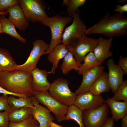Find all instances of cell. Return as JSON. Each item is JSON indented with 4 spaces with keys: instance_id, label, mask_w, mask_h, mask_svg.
<instances>
[{
    "instance_id": "cell-4",
    "label": "cell",
    "mask_w": 127,
    "mask_h": 127,
    "mask_svg": "<svg viewBox=\"0 0 127 127\" xmlns=\"http://www.w3.org/2000/svg\"><path fill=\"white\" fill-rule=\"evenodd\" d=\"M98 41V39L88 37L84 33L66 46L68 52L73 55L79 67L85 56L93 52Z\"/></svg>"
},
{
    "instance_id": "cell-41",
    "label": "cell",
    "mask_w": 127,
    "mask_h": 127,
    "mask_svg": "<svg viewBox=\"0 0 127 127\" xmlns=\"http://www.w3.org/2000/svg\"><path fill=\"white\" fill-rule=\"evenodd\" d=\"M127 1L126 0H119L118 1V3H125Z\"/></svg>"
},
{
    "instance_id": "cell-30",
    "label": "cell",
    "mask_w": 127,
    "mask_h": 127,
    "mask_svg": "<svg viewBox=\"0 0 127 127\" xmlns=\"http://www.w3.org/2000/svg\"><path fill=\"white\" fill-rule=\"evenodd\" d=\"M112 98L118 101L123 100L127 102V80H123L122 83Z\"/></svg>"
},
{
    "instance_id": "cell-10",
    "label": "cell",
    "mask_w": 127,
    "mask_h": 127,
    "mask_svg": "<svg viewBox=\"0 0 127 127\" xmlns=\"http://www.w3.org/2000/svg\"><path fill=\"white\" fill-rule=\"evenodd\" d=\"M72 17V23L66 28L62 35L61 43L65 46L85 33L86 29L85 25L80 17L79 12H76Z\"/></svg>"
},
{
    "instance_id": "cell-18",
    "label": "cell",
    "mask_w": 127,
    "mask_h": 127,
    "mask_svg": "<svg viewBox=\"0 0 127 127\" xmlns=\"http://www.w3.org/2000/svg\"><path fill=\"white\" fill-rule=\"evenodd\" d=\"M105 103L111 110L114 121H117L127 114V102L118 101L109 98L105 100Z\"/></svg>"
},
{
    "instance_id": "cell-5",
    "label": "cell",
    "mask_w": 127,
    "mask_h": 127,
    "mask_svg": "<svg viewBox=\"0 0 127 127\" xmlns=\"http://www.w3.org/2000/svg\"><path fill=\"white\" fill-rule=\"evenodd\" d=\"M49 91L52 97L68 106L74 104L77 95L70 89L68 80L62 78H58L51 83Z\"/></svg>"
},
{
    "instance_id": "cell-7",
    "label": "cell",
    "mask_w": 127,
    "mask_h": 127,
    "mask_svg": "<svg viewBox=\"0 0 127 127\" xmlns=\"http://www.w3.org/2000/svg\"><path fill=\"white\" fill-rule=\"evenodd\" d=\"M39 103L46 106L54 115L55 119L60 122L65 120L68 106L63 104L52 97L47 91H34L33 95Z\"/></svg>"
},
{
    "instance_id": "cell-21",
    "label": "cell",
    "mask_w": 127,
    "mask_h": 127,
    "mask_svg": "<svg viewBox=\"0 0 127 127\" xmlns=\"http://www.w3.org/2000/svg\"><path fill=\"white\" fill-rule=\"evenodd\" d=\"M0 22L3 33L10 35L24 44L27 43V40L23 38L17 32L14 24L8 18H6L5 15H0Z\"/></svg>"
},
{
    "instance_id": "cell-29",
    "label": "cell",
    "mask_w": 127,
    "mask_h": 127,
    "mask_svg": "<svg viewBox=\"0 0 127 127\" xmlns=\"http://www.w3.org/2000/svg\"><path fill=\"white\" fill-rule=\"evenodd\" d=\"M39 124L31 114L22 121L17 123L10 122L8 127H36L39 126Z\"/></svg>"
},
{
    "instance_id": "cell-9",
    "label": "cell",
    "mask_w": 127,
    "mask_h": 127,
    "mask_svg": "<svg viewBox=\"0 0 127 127\" xmlns=\"http://www.w3.org/2000/svg\"><path fill=\"white\" fill-rule=\"evenodd\" d=\"M33 47L26 62L20 65H17L15 70L27 73H31L36 67L40 57L44 54L49 45L43 40L37 39L33 42Z\"/></svg>"
},
{
    "instance_id": "cell-6",
    "label": "cell",
    "mask_w": 127,
    "mask_h": 127,
    "mask_svg": "<svg viewBox=\"0 0 127 127\" xmlns=\"http://www.w3.org/2000/svg\"><path fill=\"white\" fill-rule=\"evenodd\" d=\"M27 19L32 23H41L48 17L44 2L41 0H19L18 4Z\"/></svg>"
},
{
    "instance_id": "cell-34",
    "label": "cell",
    "mask_w": 127,
    "mask_h": 127,
    "mask_svg": "<svg viewBox=\"0 0 127 127\" xmlns=\"http://www.w3.org/2000/svg\"><path fill=\"white\" fill-rule=\"evenodd\" d=\"M118 65L123 71L124 74L127 75V57L120 56Z\"/></svg>"
},
{
    "instance_id": "cell-26",
    "label": "cell",
    "mask_w": 127,
    "mask_h": 127,
    "mask_svg": "<svg viewBox=\"0 0 127 127\" xmlns=\"http://www.w3.org/2000/svg\"><path fill=\"white\" fill-rule=\"evenodd\" d=\"M83 111L74 104L68 106L65 121L70 119L75 121L79 127H84L82 119Z\"/></svg>"
},
{
    "instance_id": "cell-8",
    "label": "cell",
    "mask_w": 127,
    "mask_h": 127,
    "mask_svg": "<svg viewBox=\"0 0 127 127\" xmlns=\"http://www.w3.org/2000/svg\"><path fill=\"white\" fill-rule=\"evenodd\" d=\"M110 108L105 103L100 107L82 111V119L84 127H102L108 117Z\"/></svg>"
},
{
    "instance_id": "cell-23",
    "label": "cell",
    "mask_w": 127,
    "mask_h": 127,
    "mask_svg": "<svg viewBox=\"0 0 127 127\" xmlns=\"http://www.w3.org/2000/svg\"><path fill=\"white\" fill-rule=\"evenodd\" d=\"M14 96L10 95L8 97V102L12 111L24 107H28L32 109L34 107L32 96L18 98H16Z\"/></svg>"
},
{
    "instance_id": "cell-36",
    "label": "cell",
    "mask_w": 127,
    "mask_h": 127,
    "mask_svg": "<svg viewBox=\"0 0 127 127\" xmlns=\"http://www.w3.org/2000/svg\"><path fill=\"white\" fill-rule=\"evenodd\" d=\"M113 11L121 14H123L124 12H127V4H125L123 5L117 4Z\"/></svg>"
},
{
    "instance_id": "cell-1",
    "label": "cell",
    "mask_w": 127,
    "mask_h": 127,
    "mask_svg": "<svg viewBox=\"0 0 127 127\" xmlns=\"http://www.w3.org/2000/svg\"><path fill=\"white\" fill-rule=\"evenodd\" d=\"M86 35L99 33L109 38L127 34V17L119 13L111 16L108 12L94 25L86 29Z\"/></svg>"
},
{
    "instance_id": "cell-13",
    "label": "cell",
    "mask_w": 127,
    "mask_h": 127,
    "mask_svg": "<svg viewBox=\"0 0 127 127\" xmlns=\"http://www.w3.org/2000/svg\"><path fill=\"white\" fill-rule=\"evenodd\" d=\"M34 107L32 109V114L39 124V127H49L51 122L55 119L47 108L40 104L38 100L32 96Z\"/></svg>"
},
{
    "instance_id": "cell-37",
    "label": "cell",
    "mask_w": 127,
    "mask_h": 127,
    "mask_svg": "<svg viewBox=\"0 0 127 127\" xmlns=\"http://www.w3.org/2000/svg\"><path fill=\"white\" fill-rule=\"evenodd\" d=\"M114 120L112 118L108 117L107 120L102 127H114Z\"/></svg>"
},
{
    "instance_id": "cell-20",
    "label": "cell",
    "mask_w": 127,
    "mask_h": 127,
    "mask_svg": "<svg viewBox=\"0 0 127 127\" xmlns=\"http://www.w3.org/2000/svg\"><path fill=\"white\" fill-rule=\"evenodd\" d=\"M108 74L103 71L90 88L89 91L97 95L109 91L110 89L108 83Z\"/></svg>"
},
{
    "instance_id": "cell-33",
    "label": "cell",
    "mask_w": 127,
    "mask_h": 127,
    "mask_svg": "<svg viewBox=\"0 0 127 127\" xmlns=\"http://www.w3.org/2000/svg\"><path fill=\"white\" fill-rule=\"evenodd\" d=\"M11 112L7 111L0 112V127H8L9 115Z\"/></svg>"
},
{
    "instance_id": "cell-15",
    "label": "cell",
    "mask_w": 127,
    "mask_h": 127,
    "mask_svg": "<svg viewBox=\"0 0 127 127\" xmlns=\"http://www.w3.org/2000/svg\"><path fill=\"white\" fill-rule=\"evenodd\" d=\"M51 73V72L40 70L37 67L34 69L31 72L32 90L35 91H49L51 83L48 81L47 77Z\"/></svg>"
},
{
    "instance_id": "cell-25",
    "label": "cell",
    "mask_w": 127,
    "mask_h": 127,
    "mask_svg": "<svg viewBox=\"0 0 127 127\" xmlns=\"http://www.w3.org/2000/svg\"><path fill=\"white\" fill-rule=\"evenodd\" d=\"M83 62L78 72L79 75H82L84 72L95 67L102 65L96 57L93 52L87 54L84 57Z\"/></svg>"
},
{
    "instance_id": "cell-19",
    "label": "cell",
    "mask_w": 127,
    "mask_h": 127,
    "mask_svg": "<svg viewBox=\"0 0 127 127\" xmlns=\"http://www.w3.org/2000/svg\"><path fill=\"white\" fill-rule=\"evenodd\" d=\"M68 52L66 46L62 44L56 46L53 50L49 54L48 60L51 63L52 66L51 73L54 74L58 67V65L60 60L64 57Z\"/></svg>"
},
{
    "instance_id": "cell-35",
    "label": "cell",
    "mask_w": 127,
    "mask_h": 127,
    "mask_svg": "<svg viewBox=\"0 0 127 127\" xmlns=\"http://www.w3.org/2000/svg\"><path fill=\"white\" fill-rule=\"evenodd\" d=\"M0 94H3L4 95H13L18 97H22L26 98L27 97V96L25 95L15 93L8 91L5 89H4L0 86Z\"/></svg>"
},
{
    "instance_id": "cell-40",
    "label": "cell",
    "mask_w": 127,
    "mask_h": 127,
    "mask_svg": "<svg viewBox=\"0 0 127 127\" xmlns=\"http://www.w3.org/2000/svg\"><path fill=\"white\" fill-rule=\"evenodd\" d=\"M8 12L7 11H5L4 12H0V15H6L8 14Z\"/></svg>"
},
{
    "instance_id": "cell-14",
    "label": "cell",
    "mask_w": 127,
    "mask_h": 127,
    "mask_svg": "<svg viewBox=\"0 0 127 127\" xmlns=\"http://www.w3.org/2000/svg\"><path fill=\"white\" fill-rule=\"evenodd\" d=\"M104 68L103 65L97 66L83 73L82 83L75 92L76 95L89 91L91 87L104 71Z\"/></svg>"
},
{
    "instance_id": "cell-31",
    "label": "cell",
    "mask_w": 127,
    "mask_h": 127,
    "mask_svg": "<svg viewBox=\"0 0 127 127\" xmlns=\"http://www.w3.org/2000/svg\"><path fill=\"white\" fill-rule=\"evenodd\" d=\"M19 0H0V12L7 11L9 8L18 5Z\"/></svg>"
},
{
    "instance_id": "cell-39",
    "label": "cell",
    "mask_w": 127,
    "mask_h": 127,
    "mask_svg": "<svg viewBox=\"0 0 127 127\" xmlns=\"http://www.w3.org/2000/svg\"><path fill=\"white\" fill-rule=\"evenodd\" d=\"M49 127H65L59 125L52 121L50 122Z\"/></svg>"
},
{
    "instance_id": "cell-17",
    "label": "cell",
    "mask_w": 127,
    "mask_h": 127,
    "mask_svg": "<svg viewBox=\"0 0 127 127\" xmlns=\"http://www.w3.org/2000/svg\"><path fill=\"white\" fill-rule=\"evenodd\" d=\"M98 42L93 52L97 59L102 65L105 60L113 55L110 49L113 40L112 38L105 39L102 37L98 38Z\"/></svg>"
},
{
    "instance_id": "cell-42",
    "label": "cell",
    "mask_w": 127,
    "mask_h": 127,
    "mask_svg": "<svg viewBox=\"0 0 127 127\" xmlns=\"http://www.w3.org/2000/svg\"><path fill=\"white\" fill-rule=\"evenodd\" d=\"M3 33L1 23L0 22V33Z\"/></svg>"
},
{
    "instance_id": "cell-2",
    "label": "cell",
    "mask_w": 127,
    "mask_h": 127,
    "mask_svg": "<svg viewBox=\"0 0 127 127\" xmlns=\"http://www.w3.org/2000/svg\"><path fill=\"white\" fill-rule=\"evenodd\" d=\"M32 81L31 73L16 70L0 72V86L14 93L33 96Z\"/></svg>"
},
{
    "instance_id": "cell-43",
    "label": "cell",
    "mask_w": 127,
    "mask_h": 127,
    "mask_svg": "<svg viewBox=\"0 0 127 127\" xmlns=\"http://www.w3.org/2000/svg\"><path fill=\"white\" fill-rule=\"evenodd\" d=\"M39 127V126H37V127Z\"/></svg>"
},
{
    "instance_id": "cell-24",
    "label": "cell",
    "mask_w": 127,
    "mask_h": 127,
    "mask_svg": "<svg viewBox=\"0 0 127 127\" xmlns=\"http://www.w3.org/2000/svg\"><path fill=\"white\" fill-rule=\"evenodd\" d=\"M79 67L77 62L73 54L68 52L64 57L60 65L63 73L66 75L72 69L78 72Z\"/></svg>"
},
{
    "instance_id": "cell-16",
    "label": "cell",
    "mask_w": 127,
    "mask_h": 127,
    "mask_svg": "<svg viewBox=\"0 0 127 127\" xmlns=\"http://www.w3.org/2000/svg\"><path fill=\"white\" fill-rule=\"evenodd\" d=\"M6 11L9 14L8 18L15 27L22 31H25L29 23L21 8L18 5H16L8 8Z\"/></svg>"
},
{
    "instance_id": "cell-3",
    "label": "cell",
    "mask_w": 127,
    "mask_h": 127,
    "mask_svg": "<svg viewBox=\"0 0 127 127\" xmlns=\"http://www.w3.org/2000/svg\"><path fill=\"white\" fill-rule=\"evenodd\" d=\"M72 20V18L69 16L63 17L57 15L48 17L41 23L42 25L49 27L51 33V42L44 54H49L56 46L61 43L64 28Z\"/></svg>"
},
{
    "instance_id": "cell-22",
    "label": "cell",
    "mask_w": 127,
    "mask_h": 127,
    "mask_svg": "<svg viewBox=\"0 0 127 127\" xmlns=\"http://www.w3.org/2000/svg\"><path fill=\"white\" fill-rule=\"evenodd\" d=\"M17 65L9 52L0 48V72L14 70Z\"/></svg>"
},
{
    "instance_id": "cell-12",
    "label": "cell",
    "mask_w": 127,
    "mask_h": 127,
    "mask_svg": "<svg viewBox=\"0 0 127 127\" xmlns=\"http://www.w3.org/2000/svg\"><path fill=\"white\" fill-rule=\"evenodd\" d=\"M106 64L108 70V84L114 94L123 82L124 73L120 67L114 63L113 59L108 60Z\"/></svg>"
},
{
    "instance_id": "cell-28",
    "label": "cell",
    "mask_w": 127,
    "mask_h": 127,
    "mask_svg": "<svg viewBox=\"0 0 127 127\" xmlns=\"http://www.w3.org/2000/svg\"><path fill=\"white\" fill-rule=\"evenodd\" d=\"M86 1V0H64L62 4L67 6V12L69 16H72L78 8L83 6Z\"/></svg>"
},
{
    "instance_id": "cell-27",
    "label": "cell",
    "mask_w": 127,
    "mask_h": 127,
    "mask_svg": "<svg viewBox=\"0 0 127 127\" xmlns=\"http://www.w3.org/2000/svg\"><path fill=\"white\" fill-rule=\"evenodd\" d=\"M32 108L24 107L12 110L9 115L10 122L17 123L22 121L32 114Z\"/></svg>"
},
{
    "instance_id": "cell-11",
    "label": "cell",
    "mask_w": 127,
    "mask_h": 127,
    "mask_svg": "<svg viewBox=\"0 0 127 127\" xmlns=\"http://www.w3.org/2000/svg\"><path fill=\"white\" fill-rule=\"evenodd\" d=\"M105 101L100 95H95L88 91L77 95L73 104L83 111L98 108Z\"/></svg>"
},
{
    "instance_id": "cell-38",
    "label": "cell",
    "mask_w": 127,
    "mask_h": 127,
    "mask_svg": "<svg viewBox=\"0 0 127 127\" xmlns=\"http://www.w3.org/2000/svg\"><path fill=\"white\" fill-rule=\"evenodd\" d=\"M122 119L121 127H127V114L124 116Z\"/></svg>"
},
{
    "instance_id": "cell-32",
    "label": "cell",
    "mask_w": 127,
    "mask_h": 127,
    "mask_svg": "<svg viewBox=\"0 0 127 127\" xmlns=\"http://www.w3.org/2000/svg\"><path fill=\"white\" fill-rule=\"evenodd\" d=\"M8 95L0 96V111L4 110L11 112V109L8 102Z\"/></svg>"
}]
</instances>
